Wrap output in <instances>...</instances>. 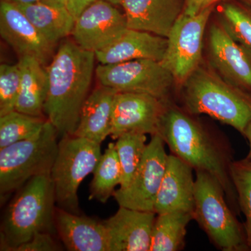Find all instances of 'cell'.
Listing matches in <instances>:
<instances>
[{"instance_id": "6da1fadb", "label": "cell", "mask_w": 251, "mask_h": 251, "mask_svg": "<svg viewBox=\"0 0 251 251\" xmlns=\"http://www.w3.org/2000/svg\"><path fill=\"white\" fill-rule=\"evenodd\" d=\"M170 102L162 117L158 134L171 153L177 156L195 171L212 175L224 188L226 198L237 216L241 211L231 175L234 151L230 142L221 132Z\"/></svg>"}, {"instance_id": "7a4b0ae2", "label": "cell", "mask_w": 251, "mask_h": 251, "mask_svg": "<svg viewBox=\"0 0 251 251\" xmlns=\"http://www.w3.org/2000/svg\"><path fill=\"white\" fill-rule=\"evenodd\" d=\"M95 59V52L67 41L46 67L49 90L44 115L59 138L73 135L76 130L81 109L89 96Z\"/></svg>"}, {"instance_id": "3957f363", "label": "cell", "mask_w": 251, "mask_h": 251, "mask_svg": "<svg viewBox=\"0 0 251 251\" xmlns=\"http://www.w3.org/2000/svg\"><path fill=\"white\" fill-rule=\"evenodd\" d=\"M180 87L183 110L196 116L208 115L244 135L251 121V93L229 83L202 63Z\"/></svg>"}, {"instance_id": "277c9868", "label": "cell", "mask_w": 251, "mask_h": 251, "mask_svg": "<svg viewBox=\"0 0 251 251\" xmlns=\"http://www.w3.org/2000/svg\"><path fill=\"white\" fill-rule=\"evenodd\" d=\"M55 193L50 175L35 176L18 191L1 221V251L15 249L39 232L56 233Z\"/></svg>"}, {"instance_id": "5b68a950", "label": "cell", "mask_w": 251, "mask_h": 251, "mask_svg": "<svg viewBox=\"0 0 251 251\" xmlns=\"http://www.w3.org/2000/svg\"><path fill=\"white\" fill-rule=\"evenodd\" d=\"M193 220L222 251H251L243 223L231 209L223 186L205 171H196Z\"/></svg>"}, {"instance_id": "8992f818", "label": "cell", "mask_w": 251, "mask_h": 251, "mask_svg": "<svg viewBox=\"0 0 251 251\" xmlns=\"http://www.w3.org/2000/svg\"><path fill=\"white\" fill-rule=\"evenodd\" d=\"M58 133L47 120L36 135L0 150V198L2 203L35 176L50 175L58 150Z\"/></svg>"}, {"instance_id": "52a82bcc", "label": "cell", "mask_w": 251, "mask_h": 251, "mask_svg": "<svg viewBox=\"0 0 251 251\" xmlns=\"http://www.w3.org/2000/svg\"><path fill=\"white\" fill-rule=\"evenodd\" d=\"M101 156L100 144L75 135L59 138L57 156L50 173L58 207L80 214L79 186L86 176L93 173Z\"/></svg>"}, {"instance_id": "ba28073f", "label": "cell", "mask_w": 251, "mask_h": 251, "mask_svg": "<svg viewBox=\"0 0 251 251\" xmlns=\"http://www.w3.org/2000/svg\"><path fill=\"white\" fill-rule=\"evenodd\" d=\"M100 85L117 92L149 94L172 102L176 84L171 73L158 61L140 59L118 64H99L95 70Z\"/></svg>"}, {"instance_id": "9c48e42d", "label": "cell", "mask_w": 251, "mask_h": 251, "mask_svg": "<svg viewBox=\"0 0 251 251\" xmlns=\"http://www.w3.org/2000/svg\"><path fill=\"white\" fill-rule=\"evenodd\" d=\"M215 6L194 16L181 14L172 28L162 65L181 86L202 63L203 37Z\"/></svg>"}, {"instance_id": "30bf717a", "label": "cell", "mask_w": 251, "mask_h": 251, "mask_svg": "<svg viewBox=\"0 0 251 251\" xmlns=\"http://www.w3.org/2000/svg\"><path fill=\"white\" fill-rule=\"evenodd\" d=\"M138 171L130 184L119 188L113 198L120 206L153 211L157 195L166 172L168 154L159 134L151 135Z\"/></svg>"}, {"instance_id": "8fae6325", "label": "cell", "mask_w": 251, "mask_h": 251, "mask_svg": "<svg viewBox=\"0 0 251 251\" xmlns=\"http://www.w3.org/2000/svg\"><path fill=\"white\" fill-rule=\"evenodd\" d=\"M170 102L149 94L117 92L114 99L110 135L117 140L126 133L158 134L162 117Z\"/></svg>"}, {"instance_id": "7c38bea8", "label": "cell", "mask_w": 251, "mask_h": 251, "mask_svg": "<svg viewBox=\"0 0 251 251\" xmlns=\"http://www.w3.org/2000/svg\"><path fill=\"white\" fill-rule=\"evenodd\" d=\"M207 52L208 64L220 76L251 93V52L234 41L219 23L209 28Z\"/></svg>"}, {"instance_id": "4fadbf2b", "label": "cell", "mask_w": 251, "mask_h": 251, "mask_svg": "<svg viewBox=\"0 0 251 251\" xmlns=\"http://www.w3.org/2000/svg\"><path fill=\"white\" fill-rule=\"evenodd\" d=\"M127 28L125 15L115 5L97 0L77 18L72 36L81 49L96 52L111 44Z\"/></svg>"}, {"instance_id": "5bb4252c", "label": "cell", "mask_w": 251, "mask_h": 251, "mask_svg": "<svg viewBox=\"0 0 251 251\" xmlns=\"http://www.w3.org/2000/svg\"><path fill=\"white\" fill-rule=\"evenodd\" d=\"M0 35L19 56L37 59L43 65L53 58L54 44L38 31L16 4L0 2Z\"/></svg>"}, {"instance_id": "9a60e30c", "label": "cell", "mask_w": 251, "mask_h": 251, "mask_svg": "<svg viewBox=\"0 0 251 251\" xmlns=\"http://www.w3.org/2000/svg\"><path fill=\"white\" fill-rule=\"evenodd\" d=\"M156 214L120 206L118 211L103 220L110 251H150L151 232Z\"/></svg>"}, {"instance_id": "2e32d148", "label": "cell", "mask_w": 251, "mask_h": 251, "mask_svg": "<svg viewBox=\"0 0 251 251\" xmlns=\"http://www.w3.org/2000/svg\"><path fill=\"white\" fill-rule=\"evenodd\" d=\"M192 167L177 156L168 154L166 172L155 202L157 214L182 212L193 214L195 184Z\"/></svg>"}, {"instance_id": "e0dca14e", "label": "cell", "mask_w": 251, "mask_h": 251, "mask_svg": "<svg viewBox=\"0 0 251 251\" xmlns=\"http://www.w3.org/2000/svg\"><path fill=\"white\" fill-rule=\"evenodd\" d=\"M185 0H121L127 27L168 38Z\"/></svg>"}, {"instance_id": "ac0fdd59", "label": "cell", "mask_w": 251, "mask_h": 251, "mask_svg": "<svg viewBox=\"0 0 251 251\" xmlns=\"http://www.w3.org/2000/svg\"><path fill=\"white\" fill-rule=\"evenodd\" d=\"M56 233L69 251H110L109 239L103 221L73 214L56 207Z\"/></svg>"}, {"instance_id": "d6986e66", "label": "cell", "mask_w": 251, "mask_h": 251, "mask_svg": "<svg viewBox=\"0 0 251 251\" xmlns=\"http://www.w3.org/2000/svg\"><path fill=\"white\" fill-rule=\"evenodd\" d=\"M167 38L127 28L111 44L95 52L99 64H118L135 59L161 62L166 52Z\"/></svg>"}, {"instance_id": "ffe728a7", "label": "cell", "mask_w": 251, "mask_h": 251, "mask_svg": "<svg viewBox=\"0 0 251 251\" xmlns=\"http://www.w3.org/2000/svg\"><path fill=\"white\" fill-rule=\"evenodd\" d=\"M117 93L116 90L100 85L89 94L73 135L99 144L103 143L110 135L112 108Z\"/></svg>"}, {"instance_id": "44dd1931", "label": "cell", "mask_w": 251, "mask_h": 251, "mask_svg": "<svg viewBox=\"0 0 251 251\" xmlns=\"http://www.w3.org/2000/svg\"><path fill=\"white\" fill-rule=\"evenodd\" d=\"M21 69V84L16 110L27 115L44 117V107L49 90L46 68L31 57L18 61Z\"/></svg>"}, {"instance_id": "7402d4cb", "label": "cell", "mask_w": 251, "mask_h": 251, "mask_svg": "<svg viewBox=\"0 0 251 251\" xmlns=\"http://www.w3.org/2000/svg\"><path fill=\"white\" fill-rule=\"evenodd\" d=\"M16 5L38 31L54 45L61 39L72 35L75 21L67 9L53 7L41 1Z\"/></svg>"}, {"instance_id": "603a6c76", "label": "cell", "mask_w": 251, "mask_h": 251, "mask_svg": "<svg viewBox=\"0 0 251 251\" xmlns=\"http://www.w3.org/2000/svg\"><path fill=\"white\" fill-rule=\"evenodd\" d=\"M191 213L176 211L157 214L151 232L150 251H179L184 249Z\"/></svg>"}, {"instance_id": "cb8c5ba5", "label": "cell", "mask_w": 251, "mask_h": 251, "mask_svg": "<svg viewBox=\"0 0 251 251\" xmlns=\"http://www.w3.org/2000/svg\"><path fill=\"white\" fill-rule=\"evenodd\" d=\"M122 170L115 143L108 144V148L97 163L93 172V179L90 184V200L107 202L113 197L115 188L121 184Z\"/></svg>"}, {"instance_id": "d4e9b609", "label": "cell", "mask_w": 251, "mask_h": 251, "mask_svg": "<svg viewBox=\"0 0 251 251\" xmlns=\"http://www.w3.org/2000/svg\"><path fill=\"white\" fill-rule=\"evenodd\" d=\"M239 1L221 5L218 23L234 41L251 52V7Z\"/></svg>"}, {"instance_id": "484cf974", "label": "cell", "mask_w": 251, "mask_h": 251, "mask_svg": "<svg viewBox=\"0 0 251 251\" xmlns=\"http://www.w3.org/2000/svg\"><path fill=\"white\" fill-rule=\"evenodd\" d=\"M44 117L14 110L0 117V150L34 136L45 125Z\"/></svg>"}, {"instance_id": "4316f807", "label": "cell", "mask_w": 251, "mask_h": 251, "mask_svg": "<svg viewBox=\"0 0 251 251\" xmlns=\"http://www.w3.org/2000/svg\"><path fill=\"white\" fill-rule=\"evenodd\" d=\"M146 143V134L134 132L122 134L116 140L115 148L122 170L120 188L126 187L138 171L148 145Z\"/></svg>"}, {"instance_id": "83f0119b", "label": "cell", "mask_w": 251, "mask_h": 251, "mask_svg": "<svg viewBox=\"0 0 251 251\" xmlns=\"http://www.w3.org/2000/svg\"><path fill=\"white\" fill-rule=\"evenodd\" d=\"M231 175L237 191L241 213L245 216L244 223L248 244L251 251V161L246 157L234 161L231 168Z\"/></svg>"}, {"instance_id": "f1b7e54d", "label": "cell", "mask_w": 251, "mask_h": 251, "mask_svg": "<svg viewBox=\"0 0 251 251\" xmlns=\"http://www.w3.org/2000/svg\"><path fill=\"white\" fill-rule=\"evenodd\" d=\"M21 84V69L16 64L0 65V117L16 110Z\"/></svg>"}, {"instance_id": "f546056e", "label": "cell", "mask_w": 251, "mask_h": 251, "mask_svg": "<svg viewBox=\"0 0 251 251\" xmlns=\"http://www.w3.org/2000/svg\"><path fill=\"white\" fill-rule=\"evenodd\" d=\"M54 234L50 232H39L34 234L30 240L15 249L14 251H62Z\"/></svg>"}, {"instance_id": "4dcf8cb0", "label": "cell", "mask_w": 251, "mask_h": 251, "mask_svg": "<svg viewBox=\"0 0 251 251\" xmlns=\"http://www.w3.org/2000/svg\"><path fill=\"white\" fill-rule=\"evenodd\" d=\"M224 0H185L183 14L194 16L201 13L206 8L215 6L216 3Z\"/></svg>"}, {"instance_id": "1f68e13d", "label": "cell", "mask_w": 251, "mask_h": 251, "mask_svg": "<svg viewBox=\"0 0 251 251\" xmlns=\"http://www.w3.org/2000/svg\"><path fill=\"white\" fill-rule=\"evenodd\" d=\"M95 1L97 0H67L66 9L76 21L82 13Z\"/></svg>"}, {"instance_id": "d6a6232c", "label": "cell", "mask_w": 251, "mask_h": 251, "mask_svg": "<svg viewBox=\"0 0 251 251\" xmlns=\"http://www.w3.org/2000/svg\"><path fill=\"white\" fill-rule=\"evenodd\" d=\"M41 2L56 8L66 9L67 0H41Z\"/></svg>"}, {"instance_id": "836d02e7", "label": "cell", "mask_w": 251, "mask_h": 251, "mask_svg": "<svg viewBox=\"0 0 251 251\" xmlns=\"http://www.w3.org/2000/svg\"><path fill=\"white\" fill-rule=\"evenodd\" d=\"M243 136H244V138L248 140V142H249V153H248L247 158H249V159L251 161V121L249 122L247 128H246L245 131H244V134Z\"/></svg>"}, {"instance_id": "e575fe53", "label": "cell", "mask_w": 251, "mask_h": 251, "mask_svg": "<svg viewBox=\"0 0 251 251\" xmlns=\"http://www.w3.org/2000/svg\"><path fill=\"white\" fill-rule=\"evenodd\" d=\"M15 4H29L39 2L41 0H6Z\"/></svg>"}, {"instance_id": "d590c367", "label": "cell", "mask_w": 251, "mask_h": 251, "mask_svg": "<svg viewBox=\"0 0 251 251\" xmlns=\"http://www.w3.org/2000/svg\"><path fill=\"white\" fill-rule=\"evenodd\" d=\"M104 1H108L114 5H120V2H121V0H104Z\"/></svg>"}, {"instance_id": "8d00e7d4", "label": "cell", "mask_w": 251, "mask_h": 251, "mask_svg": "<svg viewBox=\"0 0 251 251\" xmlns=\"http://www.w3.org/2000/svg\"><path fill=\"white\" fill-rule=\"evenodd\" d=\"M240 1L251 7V0H240Z\"/></svg>"}]
</instances>
